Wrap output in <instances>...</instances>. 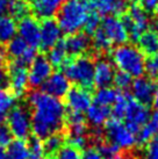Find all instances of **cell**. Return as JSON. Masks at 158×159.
<instances>
[{
    "instance_id": "obj_10",
    "label": "cell",
    "mask_w": 158,
    "mask_h": 159,
    "mask_svg": "<svg viewBox=\"0 0 158 159\" xmlns=\"http://www.w3.org/2000/svg\"><path fill=\"white\" fill-rule=\"evenodd\" d=\"M40 34H41V41H40V48L43 51L53 49L55 45H57L62 41V30L59 28L57 20L53 18L43 19L40 25Z\"/></svg>"
},
{
    "instance_id": "obj_25",
    "label": "cell",
    "mask_w": 158,
    "mask_h": 159,
    "mask_svg": "<svg viewBox=\"0 0 158 159\" xmlns=\"http://www.w3.org/2000/svg\"><path fill=\"white\" fill-rule=\"evenodd\" d=\"M18 31V25L12 16L5 15L0 18V44H7L15 37Z\"/></svg>"
},
{
    "instance_id": "obj_22",
    "label": "cell",
    "mask_w": 158,
    "mask_h": 159,
    "mask_svg": "<svg viewBox=\"0 0 158 159\" xmlns=\"http://www.w3.org/2000/svg\"><path fill=\"white\" fill-rule=\"evenodd\" d=\"M158 134V111H155L150 115V119L141 128L136 136V145L144 146L148 142Z\"/></svg>"
},
{
    "instance_id": "obj_39",
    "label": "cell",
    "mask_w": 158,
    "mask_h": 159,
    "mask_svg": "<svg viewBox=\"0 0 158 159\" xmlns=\"http://www.w3.org/2000/svg\"><path fill=\"white\" fill-rule=\"evenodd\" d=\"M145 159H158V134L144 145Z\"/></svg>"
},
{
    "instance_id": "obj_45",
    "label": "cell",
    "mask_w": 158,
    "mask_h": 159,
    "mask_svg": "<svg viewBox=\"0 0 158 159\" xmlns=\"http://www.w3.org/2000/svg\"><path fill=\"white\" fill-rule=\"evenodd\" d=\"M11 0H0V18L6 15V13L9 11Z\"/></svg>"
},
{
    "instance_id": "obj_47",
    "label": "cell",
    "mask_w": 158,
    "mask_h": 159,
    "mask_svg": "<svg viewBox=\"0 0 158 159\" xmlns=\"http://www.w3.org/2000/svg\"><path fill=\"white\" fill-rule=\"evenodd\" d=\"M154 106L156 108V111H158V86L156 87V92H155V95H154Z\"/></svg>"
},
{
    "instance_id": "obj_20",
    "label": "cell",
    "mask_w": 158,
    "mask_h": 159,
    "mask_svg": "<svg viewBox=\"0 0 158 159\" xmlns=\"http://www.w3.org/2000/svg\"><path fill=\"white\" fill-rule=\"evenodd\" d=\"M93 7L99 15L104 16H108L109 14L123 15L128 11L126 0H93Z\"/></svg>"
},
{
    "instance_id": "obj_52",
    "label": "cell",
    "mask_w": 158,
    "mask_h": 159,
    "mask_svg": "<svg viewBox=\"0 0 158 159\" xmlns=\"http://www.w3.org/2000/svg\"><path fill=\"white\" fill-rule=\"evenodd\" d=\"M29 1H30V0H29Z\"/></svg>"
},
{
    "instance_id": "obj_9",
    "label": "cell",
    "mask_w": 158,
    "mask_h": 159,
    "mask_svg": "<svg viewBox=\"0 0 158 159\" xmlns=\"http://www.w3.org/2000/svg\"><path fill=\"white\" fill-rule=\"evenodd\" d=\"M8 89L15 98H21L28 89V69L18 61H11L7 65Z\"/></svg>"
},
{
    "instance_id": "obj_51",
    "label": "cell",
    "mask_w": 158,
    "mask_h": 159,
    "mask_svg": "<svg viewBox=\"0 0 158 159\" xmlns=\"http://www.w3.org/2000/svg\"><path fill=\"white\" fill-rule=\"evenodd\" d=\"M126 1H127V0H126Z\"/></svg>"
},
{
    "instance_id": "obj_13",
    "label": "cell",
    "mask_w": 158,
    "mask_h": 159,
    "mask_svg": "<svg viewBox=\"0 0 158 159\" xmlns=\"http://www.w3.org/2000/svg\"><path fill=\"white\" fill-rule=\"evenodd\" d=\"M65 103L67 109L84 113L92 105V93L86 89L75 86L66 93Z\"/></svg>"
},
{
    "instance_id": "obj_23",
    "label": "cell",
    "mask_w": 158,
    "mask_h": 159,
    "mask_svg": "<svg viewBox=\"0 0 158 159\" xmlns=\"http://www.w3.org/2000/svg\"><path fill=\"white\" fill-rule=\"evenodd\" d=\"M65 142H66V137L64 130L50 135V136L47 137L42 142L43 155L47 157V159H53L55 157V155L59 151V149L65 144Z\"/></svg>"
},
{
    "instance_id": "obj_21",
    "label": "cell",
    "mask_w": 158,
    "mask_h": 159,
    "mask_svg": "<svg viewBox=\"0 0 158 159\" xmlns=\"http://www.w3.org/2000/svg\"><path fill=\"white\" fill-rule=\"evenodd\" d=\"M110 117V107L101 106L93 102L86 111V120L93 128H101Z\"/></svg>"
},
{
    "instance_id": "obj_26",
    "label": "cell",
    "mask_w": 158,
    "mask_h": 159,
    "mask_svg": "<svg viewBox=\"0 0 158 159\" xmlns=\"http://www.w3.org/2000/svg\"><path fill=\"white\" fill-rule=\"evenodd\" d=\"M28 48H29V45L27 44L20 36H16V37L12 39L6 44L5 53L8 57L12 58V61L13 59H19V58H21L23 56V53L26 52Z\"/></svg>"
},
{
    "instance_id": "obj_8",
    "label": "cell",
    "mask_w": 158,
    "mask_h": 159,
    "mask_svg": "<svg viewBox=\"0 0 158 159\" xmlns=\"http://www.w3.org/2000/svg\"><path fill=\"white\" fill-rule=\"evenodd\" d=\"M6 124L8 125L9 130L12 131L13 136L16 139L26 141L30 136L31 122L30 116L28 114L26 108L22 106L13 107L6 117Z\"/></svg>"
},
{
    "instance_id": "obj_17",
    "label": "cell",
    "mask_w": 158,
    "mask_h": 159,
    "mask_svg": "<svg viewBox=\"0 0 158 159\" xmlns=\"http://www.w3.org/2000/svg\"><path fill=\"white\" fill-rule=\"evenodd\" d=\"M62 43L65 48L69 57H78L86 52L91 45V41L87 34L85 33H76L67 35L62 40Z\"/></svg>"
},
{
    "instance_id": "obj_41",
    "label": "cell",
    "mask_w": 158,
    "mask_h": 159,
    "mask_svg": "<svg viewBox=\"0 0 158 159\" xmlns=\"http://www.w3.org/2000/svg\"><path fill=\"white\" fill-rule=\"evenodd\" d=\"M145 71L148 72L150 78H158V53L154 57H150V59L145 61Z\"/></svg>"
},
{
    "instance_id": "obj_6",
    "label": "cell",
    "mask_w": 158,
    "mask_h": 159,
    "mask_svg": "<svg viewBox=\"0 0 158 159\" xmlns=\"http://www.w3.org/2000/svg\"><path fill=\"white\" fill-rule=\"evenodd\" d=\"M121 21L128 33V37L134 42L140 40L141 35L149 26L148 14L135 2L128 7L127 13L121 15Z\"/></svg>"
},
{
    "instance_id": "obj_38",
    "label": "cell",
    "mask_w": 158,
    "mask_h": 159,
    "mask_svg": "<svg viewBox=\"0 0 158 159\" xmlns=\"http://www.w3.org/2000/svg\"><path fill=\"white\" fill-rule=\"evenodd\" d=\"M27 145L29 149L30 156H43V146H42V139L35 135H30L27 138Z\"/></svg>"
},
{
    "instance_id": "obj_12",
    "label": "cell",
    "mask_w": 158,
    "mask_h": 159,
    "mask_svg": "<svg viewBox=\"0 0 158 159\" xmlns=\"http://www.w3.org/2000/svg\"><path fill=\"white\" fill-rule=\"evenodd\" d=\"M51 75L53 66L48 58L44 56H37L30 64V69L28 70V84L31 87L42 86Z\"/></svg>"
},
{
    "instance_id": "obj_4",
    "label": "cell",
    "mask_w": 158,
    "mask_h": 159,
    "mask_svg": "<svg viewBox=\"0 0 158 159\" xmlns=\"http://www.w3.org/2000/svg\"><path fill=\"white\" fill-rule=\"evenodd\" d=\"M112 59L118 71L130 77L140 78L145 72V58L140 49L129 44H121L112 52Z\"/></svg>"
},
{
    "instance_id": "obj_1",
    "label": "cell",
    "mask_w": 158,
    "mask_h": 159,
    "mask_svg": "<svg viewBox=\"0 0 158 159\" xmlns=\"http://www.w3.org/2000/svg\"><path fill=\"white\" fill-rule=\"evenodd\" d=\"M28 102L33 109L30 117L33 135L45 139L50 135L64 130L66 109L59 99L34 91L29 93Z\"/></svg>"
},
{
    "instance_id": "obj_33",
    "label": "cell",
    "mask_w": 158,
    "mask_h": 159,
    "mask_svg": "<svg viewBox=\"0 0 158 159\" xmlns=\"http://www.w3.org/2000/svg\"><path fill=\"white\" fill-rule=\"evenodd\" d=\"M93 48L95 49L99 52H105L108 51L112 48V43L110 41L107 39V36L105 35V33L101 30V28L99 27L94 34H93Z\"/></svg>"
},
{
    "instance_id": "obj_48",
    "label": "cell",
    "mask_w": 158,
    "mask_h": 159,
    "mask_svg": "<svg viewBox=\"0 0 158 159\" xmlns=\"http://www.w3.org/2000/svg\"><path fill=\"white\" fill-rule=\"evenodd\" d=\"M29 159H43V157L42 156H30Z\"/></svg>"
},
{
    "instance_id": "obj_18",
    "label": "cell",
    "mask_w": 158,
    "mask_h": 159,
    "mask_svg": "<svg viewBox=\"0 0 158 159\" xmlns=\"http://www.w3.org/2000/svg\"><path fill=\"white\" fill-rule=\"evenodd\" d=\"M115 71L110 62L106 59L98 61L94 67V85L98 89L109 87L114 81Z\"/></svg>"
},
{
    "instance_id": "obj_42",
    "label": "cell",
    "mask_w": 158,
    "mask_h": 159,
    "mask_svg": "<svg viewBox=\"0 0 158 159\" xmlns=\"http://www.w3.org/2000/svg\"><path fill=\"white\" fill-rule=\"evenodd\" d=\"M136 4L146 13L156 12L158 7V0H137Z\"/></svg>"
},
{
    "instance_id": "obj_2",
    "label": "cell",
    "mask_w": 158,
    "mask_h": 159,
    "mask_svg": "<svg viewBox=\"0 0 158 159\" xmlns=\"http://www.w3.org/2000/svg\"><path fill=\"white\" fill-rule=\"evenodd\" d=\"M92 11H94L93 0H66L57 13L62 33L67 35L78 33Z\"/></svg>"
},
{
    "instance_id": "obj_36",
    "label": "cell",
    "mask_w": 158,
    "mask_h": 159,
    "mask_svg": "<svg viewBox=\"0 0 158 159\" xmlns=\"http://www.w3.org/2000/svg\"><path fill=\"white\" fill-rule=\"evenodd\" d=\"M6 53L0 48V89H8V73H7Z\"/></svg>"
},
{
    "instance_id": "obj_27",
    "label": "cell",
    "mask_w": 158,
    "mask_h": 159,
    "mask_svg": "<svg viewBox=\"0 0 158 159\" xmlns=\"http://www.w3.org/2000/svg\"><path fill=\"white\" fill-rule=\"evenodd\" d=\"M118 95H120V92L118 89H110V87L99 89V91L94 95L93 102L97 105H101V106L109 107L112 105H114V102L116 101Z\"/></svg>"
},
{
    "instance_id": "obj_29",
    "label": "cell",
    "mask_w": 158,
    "mask_h": 159,
    "mask_svg": "<svg viewBox=\"0 0 158 159\" xmlns=\"http://www.w3.org/2000/svg\"><path fill=\"white\" fill-rule=\"evenodd\" d=\"M15 99L16 98L8 89H0V124L5 123L7 111L13 108Z\"/></svg>"
},
{
    "instance_id": "obj_24",
    "label": "cell",
    "mask_w": 158,
    "mask_h": 159,
    "mask_svg": "<svg viewBox=\"0 0 158 159\" xmlns=\"http://www.w3.org/2000/svg\"><path fill=\"white\" fill-rule=\"evenodd\" d=\"M140 45V50L143 55H146L149 57H154L158 53V33L149 29L145 30L141 35L140 40L137 41Z\"/></svg>"
},
{
    "instance_id": "obj_19",
    "label": "cell",
    "mask_w": 158,
    "mask_h": 159,
    "mask_svg": "<svg viewBox=\"0 0 158 159\" xmlns=\"http://www.w3.org/2000/svg\"><path fill=\"white\" fill-rule=\"evenodd\" d=\"M66 0H30L31 9L39 19H50L58 13Z\"/></svg>"
},
{
    "instance_id": "obj_46",
    "label": "cell",
    "mask_w": 158,
    "mask_h": 159,
    "mask_svg": "<svg viewBox=\"0 0 158 159\" xmlns=\"http://www.w3.org/2000/svg\"><path fill=\"white\" fill-rule=\"evenodd\" d=\"M0 159H11L7 150L5 148H1V146H0Z\"/></svg>"
},
{
    "instance_id": "obj_44",
    "label": "cell",
    "mask_w": 158,
    "mask_h": 159,
    "mask_svg": "<svg viewBox=\"0 0 158 159\" xmlns=\"http://www.w3.org/2000/svg\"><path fill=\"white\" fill-rule=\"evenodd\" d=\"M107 159H140V158H137L134 153H132L130 150H123L118 155L115 156L114 158H107Z\"/></svg>"
},
{
    "instance_id": "obj_7",
    "label": "cell",
    "mask_w": 158,
    "mask_h": 159,
    "mask_svg": "<svg viewBox=\"0 0 158 159\" xmlns=\"http://www.w3.org/2000/svg\"><path fill=\"white\" fill-rule=\"evenodd\" d=\"M150 119L149 107L142 105L128 94V102L126 115H124V125L132 131L134 135H137L141 128Z\"/></svg>"
},
{
    "instance_id": "obj_43",
    "label": "cell",
    "mask_w": 158,
    "mask_h": 159,
    "mask_svg": "<svg viewBox=\"0 0 158 159\" xmlns=\"http://www.w3.org/2000/svg\"><path fill=\"white\" fill-rule=\"evenodd\" d=\"M80 159H104L100 152L97 150L95 146H87L85 150L81 152Z\"/></svg>"
},
{
    "instance_id": "obj_50",
    "label": "cell",
    "mask_w": 158,
    "mask_h": 159,
    "mask_svg": "<svg viewBox=\"0 0 158 159\" xmlns=\"http://www.w3.org/2000/svg\"><path fill=\"white\" fill-rule=\"evenodd\" d=\"M11 1H14V0H11Z\"/></svg>"
},
{
    "instance_id": "obj_16",
    "label": "cell",
    "mask_w": 158,
    "mask_h": 159,
    "mask_svg": "<svg viewBox=\"0 0 158 159\" xmlns=\"http://www.w3.org/2000/svg\"><path fill=\"white\" fill-rule=\"evenodd\" d=\"M70 89V81L61 72H55L42 85V92L56 99L65 98Z\"/></svg>"
},
{
    "instance_id": "obj_37",
    "label": "cell",
    "mask_w": 158,
    "mask_h": 159,
    "mask_svg": "<svg viewBox=\"0 0 158 159\" xmlns=\"http://www.w3.org/2000/svg\"><path fill=\"white\" fill-rule=\"evenodd\" d=\"M113 83L116 85L118 89H128L132 84V77H130L126 72L118 71V72H115Z\"/></svg>"
},
{
    "instance_id": "obj_31",
    "label": "cell",
    "mask_w": 158,
    "mask_h": 159,
    "mask_svg": "<svg viewBox=\"0 0 158 159\" xmlns=\"http://www.w3.org/2000/svg\"><path fill=\"white\" fill-rule=\"evenodd\" d=\"M127 102H128V94L127 93H121L118 97L116 101L114 102L113 107L110 108V116L113 120L116 121H122L124 120L126 115V109H127Z\"/></svg>"
},
{
    "instance_id": "obj_32",
    "label": "cell",
    "mask_w": 158,
    "mask_h": 159,
    "mask_svg": "<svg viewBox=\"0 0 158 159\" xmlns=\"http://www.w3.org/2000/svg\"><path fill=\"white\" fill-rule=\"evenodd\" d=\"M29 4L27 2V0H14V1H11V5H9V13H11V16L15 20H21V19L28 16V13H29Z\"/></svg>"
},
{
    "instance_id": "obj_5",
    "label": "cell",
    "mask_w": 158,
    "mask_h": 159,
    "mask_svg": "<svg viewBox=\"0 0 158 159\" xmlns=\"http://www.w3.org/2000/svg\"><path fill=\"white\" fill-rule=\"evenodd\" d=\"M104 137L106 142L118 146L122 151L130 150L132 146L136 145V135L129 131L122 121L108 120L104 129Z\"/></svg>"
},
{
    "instance_id": "obj_28",
    "label": "cell",
    "mask_w": 158,
    "mask_h": 159,
    "mask_svg": "<svg viewBox=\"0 0 158 159\" xmlns=\"http://www.w3.org/2000/svg\"><path fill=\"white\" fill-rule=\"evenodd\" d=\"M11 159H29L30 153L27 145V142L23 139H13L7 149Z\"/></svg>"
},
{
    "instance_id": "obj_15",
    "label": "cell",
    "mask_w": 158,
    "mask_h": 159,
    "mask_svg": "<svg viewBox=\"0 0 158 159\" xmlns=\"http://www.w3.org/2000/svg\"><path fill=\"white\" fill-rule=\"evenodd\" d=\"M156 85L150 78H136L132 84V98L142 105L149 107L154 102V95L156 92Z\"/></svg>"
},
{
    "instance_id": "obj_30",
    "label": "cell",
    "mask_w": 158,
    "mask_h": 159,
    "mask_svg": "<svg viewBox=\"0 0 158 159\" xmlns=\"http://www.w3.org/2000/svg\"><path fill=\"white\" fill-rule=\"evenodd\" d=\"M69 55L66 52L64 45L62 43V41L57 45H55L53 49L49 50L48 53V61L50 62L53 67H62L63 64L67 61Z\"/></svg>"
},
{
    "instance_id": "obj_14",
    "label": "cell",
    "mask_w": 158,
    "mask_h": 159,
    "mask_svg": "<svg viewBox=\"0 0 158 159\" xmlns=\"http://www.w3.org/2000/svg\"><path fill=\"white\" fill-rule=\"evenodd\" d=\"M19 36L26 42L31 48H40V41H41V34H40V25L36 21V19L31 16H26L19 21L18 25Z\"/></svg>"
},
{
    "instance_id": "obj_35",
    "label": "cell",
    "mask_w": 158,
    "mask_h": 159,
    "mask_svg": "<svg viewBox=\"0 0 158 159\" xmlns=\"http://www.w3.org/2000/svg\"><path fill=\"white\" fill-rule=\"evenodd\" d=\"M100 15L95 12V11H92L91 13L88 14L87 19H86V21H85V25H84V30H85V34H87V35H93L95 31L99 29V27H100V18H99Z\"/></svg>"
},
{
    "instance_id": "obj_49",
    "label": "cell",
    "mask_w": 158,
    "mask_h": 159,
    "mask_svg": "<svg viewBox=\"0 0 158 159\" xmlns=\"http://www.w3.org/2000/svg\"><path fill=\"white\" fill-rule=\"evenodd\" d=\"M156 13H157V15H158V7H157V9H156Z\"/></svg>"
},
{
    "instance_id": "obj_40",
    "label": "cell",
    "mask_w": 158,
    "mask_h": 159,
    "mask_svg": "<svg viewBox=\"0 0 158 159\" xmlns=\"http://www.w3.org/2000/svg\"><path fill=\"white\" fill-rule=\"evenodd\" d=\"M13 141V134L9 130L8 125L6 123L0 124V146L6 148Z\"/></svg>"
},
{
    "instance_id": "obj_3",
    "label": "cell",
    "mask_w": 158,
    "mask_h": 159,
    "mask_svg": "<svg viewBox=\"0 0 158 159\" xmlns=\"http://www.w3.org/2000/svg\"><path fill=\"white\" fill-rule=\"evenodd\" d=\"M94 67L95 64L92 57L81 55L78 57H69L63 64V75L69 81L75 83L77 86L92 92L94 86Z\"/></svg>"
},
{
    "instance_id": "obj_11",
    "label": "cell",
    "mask_w": 158,
    "mask_h": 159,
    "mask_svg": "<svg viewBox=\"0 0 158 159\" xmlns=\"http://www.w3.org/2000/svg\"><path fill=\"white\" fill-rule=\"evenodd\" d=\"M101 30L105 33L112 44H123L128 41V33L121 19L108 15L100 23Z\"/></svg>"
},
{
    "instance_id": "obj_34",
    "label": "cell",
    "mask_w": 158,
    "mask_h": 159,
    "mask_svg": "<svg viewBox=\"0 0 158 159\" xmlns=\"http://www.w3.org/2000/svg\"><path fill=\"white\" fill-rule=\"evenodd\" d=\"M80 151L81 150H79L78 148L66 143L59 149L53 159H80Z\"/></svg>"
}]
</instances>
